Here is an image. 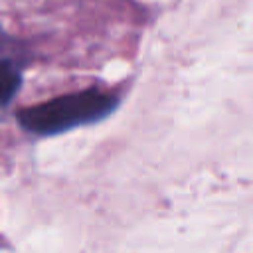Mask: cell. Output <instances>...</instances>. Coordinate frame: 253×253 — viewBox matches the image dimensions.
Masks as SVG:
<instances>
[{"instance_id":"obj_1","label":"cell","mask_w":253,"mask_h":253,"mask_svg":"<svg viewBox=\"0 0 253 253\" xmlns=\"http://www.w3.org/2000/svg\"><path fill=\"white\" fill-rule=\"evenodd\" d=\"M119 103L121 99L117 95L89 87L34 107H24L18 113V123L26 132L38 136H55L77 126L105 121L117 111Z\"/></svg>"},{"instance_id":"obj_2","label":"cell","mask_w":253,"mask_h":253,"mask_svg":"<svg viewBox=\"0 0 253 253\" xmlns=\"http://www.w3.org/2000/svg\"><path fill=\"white\" fill-rule=\"evenodd\" d=\"M10 43L0 26V107H8L22 87V63L10 51Z\"/></svg>"}]
</instances>
